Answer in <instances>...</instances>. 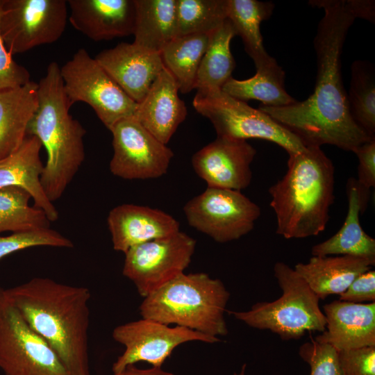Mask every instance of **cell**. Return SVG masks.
Returning a JSON list of instances; mask_svg holds the SVG:
<instances>
[{"instance_id": "6da1fadb", "label": "cell", "mask_w": 375, "mask_h": 375, "mask_svg": "<svg viewBox=\"0 0 375 375\" xmlns=\"http://www.w3.org/2000/svg\"><path fill=\"white\" fill-rule=\"evenodd\" d=\"M324 11L314 39L317 78L313 92L304 101L283 107L259 109L285 128L305 147L324 144L352 151L375 138L353 119L341 72V56L349 29L356 19L346 0H313Z\"/></svg>"}, {"instance_id": "7a4b0ae2", "label": "cell", "mask_w": 375, "mask_h": 375, "mask_svg": "<svg viewBox=\"0 0 375 375\" xmlns=\"http://www.w3.org/2000/svg\"><path fill=\"white\" fill-rule=\"evenodd\" d=\"M29 326L56 353L69 375H90L87 288L35 277L5 289Z\"/></svg>"}, {"instance_id": "3957f363", "label": "cell", "mask_w": 375, "mask_h": 375, "mask_svg": "<svg viewBox=\"0 0 375 375\" xmlns=\"http://www.w3.org/2000/svg\"><path fill=\"white\" fill-rule=\"evenodd\" d=\"M288 169L269 188L276 219V233L285 239L323 232L335 199V167L321 147L288 154Z\"/></svg>"}, {"instance_id": "277c9868", "label": "cell", "mask_w": 375, "mask_h": 375, "mask_svg": "<svg viewBox=\"0 0 375 375\" xmlns=\"http://www.w3.org/2000/svg\"><path fill=\"white\" fill-rule=\"evenodd\" d=\"M38 106L27 135L35 136L47 151L40 177L42 189L52 203L59 199L85 160L86 130L69 113L72 106L63 88L60 67L47 66L38 83Z\"/></svg>"}, {"instance_id": "5b68a950", "label": "cell", "mask_w": 375, "mask_h": 375, "mask_svg": "<svg viewBox=\"0 0 375 375\" xmlns=\"http://www.w3.org/2000/svg\"><path fill=\"white\" fill-rule=\"evenodd\" d=\"M229 297L219 279L183 272L144 297L140 312L142 318L219 338L228 334L224 313Z\"/></svg>"}, {"instance_id": "8992f818", "label": "cell", "mask_w": 375, "mask_h": 375, "mask_svg": "<svg viewBox=\"0 0 375 375\" xmlns=\"http://www.w3.org/2000/svg\"><path fill=\"white\" fill-rule=\"evenodd\" d=\"M274 274L282 290L271 302L253 304L246 311H228L250 327L269 330L283 340L299 339L306 332L322 333L326 317L319 299L294 268L283 262L274 266Z\"/></svg>"}, {"instance_id": "52a82bcc", "label": "cell", "mask_w": 375, "mask_h": 375, "mask_svg": "<svg viewBox=\"0 0 375 375\" xmlns=\"http://www.w3.org/2000/svg\"><path fill=\"white\" fill-rule=\"evenodd\" d=\"M192 105L198 113L210 121L217 137L264 140L280 146L288 154L306 148L296 135L268 115L221 89L198 90Z\"/></svg>"}, {"instance_id": "ba28073f", "label": "cell", "mask_w": 375, "mask_h": 375, "mask_svg": "<svg viewBox=\"0 0 375 375\" xmlns=\"http://www.w3.org/2000/svg\"><path fill=\"white\" fill-rule=\"evenodd\" d=\"M60 74L72 106L79 101L88 104L108 130L119 121L134 115L138 103L85 49H79L60 67Z\"/></svg>"}, {"instance_id": "9c48e42d", "label": "cell", "mask_w": 375, "mask_h": 375, "mask_svg": "<svg viewBox=\"0 0 375 375\" xmlns=\"http://www.w3.org/2000/svg\"><path fill=\"white\" fill-rule=\"evenodd\" d=\"M0 368L4 375H69L49 344L0 288Z\"/></svg>"}, {"instance_id": "30bf717a", "label": "cell", "mask_w": 375, "mask_h": 375, "mask_svg": "<svg viewBox=\"0 0 375 375\" xmlns=\"http://www.w3.org/2000/svg\"><path fill=\"white\" fill-rule=\"evenodd\" d=\"M183 212L191 227L219 243L248 234L261 215L260 208L240 191L210 187L189 200Z\"/></svg>"}, {"instance_id": "8fae6325", "label": "cell", "mask_w": 375, "mask_h": 375, "mask_svg": "<svg viewBox=\"0 0 375 375\" xmlns=\"http://www.w3.org/2000/svg\"><path fill=\"white\" fill-rule=\"evenodd\" d=\"M65 0H4L0 34L11 55L52 44L65 32Z\"/></svg>"}, {"instance_id": "7c38bea8", "label": "cell", "mask_w": 375, "mask_h": 375, "mask_svg": "<svg viewBox=\"0 0 375 375\" xmlns=\"http://www.w3.org/2000/svg\"><path fill=\"white\" fill-rule=\"evenodd\" d=\"M196 240L184 232L152 240L124 253L123 274L145 297L189 266Z\"/></svg>"}, {"instance_id": "4fadbf2b", "label": "cell", "mask_w": 375, "mask_h": 375, "mask_svg": "<svg viewBox=\"0 0 375 375\" xmlns=\"http://www.w3.org/2000/svg\"><path fill=\"white\" fill-rule=\"evenodd\" d=\"M113 339L124 346V353L112 365L114 374L138 362H147L154 367H161L174 349L190 341L215 343L213 338L183 326L170 327L158 322L142 318L115 327Z\"/></svg>"}, {"instance_id": "5bb4252c", "label": "cell", "mask_w": 375, "mask_h": 375, "mask_svg": "<svg viewBox=\"0 0 375 375\" xmlns=\"http://www.w3.org/2000/svg\"><path fill=\"white\" fill-rule=\"evenodd\" d=\"M113 155L110 171L127 180L156 178L165 175L173 151L145 129L133 116L114 124Z\"/></svg>"}, {"instance_id": "9a60e30c", "label": "cell", "mask_w": 375, "mask_h": 375, "mask_svg": "<svg viewBox=\"0 0 375 375\" xmlns=\"http://www.w3.org/2000/svg\"><path fill=\"white\" fill-rule=\"evenodd\" d=\"M256 155L247 140L217 137L192 156V165L208 187L241 192L251 182Z\"/></svg>"}, {"instance_id": "2e32d148", "label": "cell", "mask_w": 375, "mask_h": 375, "mask_svg": "<svg viewBox=\"0 0 375 375\" xmlns=\"http://www.w3.org/2000/svg\"><path fill=\"white\" fill-rule=\"evenodd\" d=\"M99 65L137 103L144 98L164 68L160 53L132 43L121 42L94 58Z\"/></svg>"}, {"instance_id": "e0dca14e", "label": "cell", "mask_w": 375, "mask_h": 375, "mask_svg": "<svg viewBox=\"0 0 375 375\" xmlns=\"http://www.w3.org/2000/svg\"><path fill=\"white\" fill-rule=\"evenodd\" d=\"M113 249L124 253L130 248L180 231L179 222L165 212L148 206L124 203L107 218Z\"/></svg>"}, {"instance_id": "ac0fdd59", "label": "cell", "mask_w": 375, "mask_h": 375, "mask_svg": "<svg viewBox=\"0 0 375 375\" xmlns=\"http://www.w3.org/2000/svg\"><path fill=\"white\" fill-rule=\"evenodd\" d=\"M69 22L96 42L133 35L135 0H69Z\"/></svg>"}, {"instance_id": "d6986e66", "label": "cell", "mask_w": 375, "mask_h": 375, "mask_svg": "<svg viewBox=\"0 0 375 375\" xmlns=\"http://www.w3.org/2000/svg\"><path fill=\"white\" fill-rule=\"evenodd\" d=\"M326 327L314 340L338 351L375 346V302L356 303L340 300L323 306Z\"/></svg>"}, {"instance_id": "ffe728a7", "label": "cell", "mask_w": 375, "mask_h": 375, "mask_svg": "<svg viewBox=\"0 0 375 375\" xmlns=\"http://www.w3.org/2000/svg\"><path fill=\"white\" fill-rule=\"evenodd\" d=\"M178 85L165 67L151 84L133 117L151 134L167 145L188 110L179 98Z\"/></svg>"}, {"instance_id": "44dd1931", "label": "cell", "mask_w": 375, "mask_h": 375, "mask_svg": "<svg viewBox=\"0 0 375 375\" xmlns=\"http://www.w3.org/2000/svg\"><path fill=\"white\" fill-rule=\"evenodd\" d=\"M348 211L340 230L328 239L314 245L312 256H350L375 262V240L360 224V215L367 208L369 190L349 178L347 184Z\"/></svg>"}, {"instance_id": "7402d4cb", "label": "cell", "mask_w": 375, "mask_h": 375, "mask_svg": "<svg viewBox=\"0 0 375 375\" xmlns=\"http://www.w3.org/2000/svg\"><path fill=\"white\" fill-rule=\"evenodd\" d=\"M42 147L38 138L27 135L17 151L1 159L0 188L16 186L24 189L31 195L33 206L43 210L50 222H55L58 212L40 182L44 167L40 156Z\"/></svg>"}, {"instance_id": "603a6c76", "label": "cell", "mask_w": 375, "mask_h": 375, "mask_svg": "<svg viewBox=\"0 0 375 375\" xmlns=\"http://www.w3.org/2000/svg\"><path fill=\"white\" fill-rule=\"evenodd\" d=\"M374 264L350 256H312L306 263H297L294 269L319 299H324L344 292L357 276Z\"/></svg>"}, {"instance_id": "cb8c5ba5", "label": "cell", "mask_w": 375, "mask_h": 375, "mask_svg": "<svg viewBox=\"0 0 375 375\" xmlns=\"http://www.w3.org/2000/svg\"><path fill=\"white\" fill-rule=\"evenodd\" d=\"M38 106V83L33 81L0 90V160L22 144Z\"/></svg>"}, {"instance_id": "d4e9b609", "label": "cell", "mask_w": 375, "mask_h": 375, "mask_svg": "<svg viewBox=\"0 0 375 375\" xmlns=\"http://www.w3.org/2000/svg\"><path fill=\"white\" fill-rule=\"evenodd\" d=\"M135 45L158 53L176 37V0H135Z\"/></svg>"}, {"instance_id": "484cf974", "label": "cell", "mask_w": 375, "mask_h": 375, "mask_svg": "<svg viewBox=\"0 0 375 375\" xmlns=\"http://www.w3.org/2000/svg\"><path fill=\"white\" fill-rule=\"evenodd\" d=\"M285 72L276 60L272 58L256 68L255 75L248 79L230 78L222 88L228 95L245 101L258 100L264 106L283 107L297 101L285 88Z\"/></svg>"}, {"instance_id": "4316f807", "label": "cell", "mask_w": 375, "mask_h": 375, "mask_svg": "<svg viewBox=\"0 0 375 375\" xmlns=\"http://www.w3.org/2000/svg\"><path fill=\"white\" fill-rule=\"evenodd\" d=\"M274 8L272 2L228 0L227 19L236 35L241 37L245 51L253 60L256 68L272 58L264 47L260 24L270 17Z\"/></svg>"}, {"instance_id": "83f0119b", "label": "cell", "mask_w": 375, "mask_h": 375, "mask_svg": "<svg viewBox=\"0 0 375 375\" xmlns=\"http://www.w3.org/2000/svg\"><path fill=\"white\" fill-rule=\"evenodd\" d=\"M210 34L196 33L175 37L160 53L164 67L174 78L179 91L183 94L194 89L198 69Z\"/></svg>"}, {"instance_id": "f1b7e54d", "label": "cell", "mask_w": 375, "mask_h": 375, "mask_svg": "<svg viewBox=\"0 0 375 375\" xmlns=\"http://www.w3.org/2000/svg\"><path fill=\"white\" fill-rule=\"evenodd\" d=\"M235 35L234 28L228 19L210 34L207 49L198 69L194 89H222L232 78L235 62L230 44Z\"/></svg>"}, {"instance_id": "f546056e", "label": "cell", "mask_w": 375, "mask_h": 375, "mask_svg": "<svg viewBox=\"0 0 375 375\" xmlns=\"http://www.w3.org/2000/svg\"><path fill=\"white\" fill-rule=\"evenodd\" d=\"M347 103L356 124L375 138V72L369 62L358 60L352 63Z\"/></svg>"}, {"instance_id": "4dcf8cb0", "label": "cell", "mask_w": 375, "mask_h": 375, "mask_svg": "<svg viewBox=\"0 0 375 375\" xmlns=\"http://www.w3.org/2000/svg\"><path fill=\"white\" fill-rule=\"evenodd\" d=\"M31 199L24 189L12 186L0 188V233L23 232L49 228L44 212L29 205Z\"/></svg>"}, {"instance_id": "1f68e13d", "label": "cell", "mask_w": 375, "mask_h": 375, "mask_svg": "<svg viewBox=\"0 0 375 375\" xmlns=\"http://www.w3.org/2000/svg\"><path fill=\"white\" fill-rule=\"evenodd\" d=\"M176 37L210 34L227 19L228 0H176Z\"/></svg>"}, {"instance_id": "d6a6232c", "label": "cell", "mask_w": 375, "mask_h": 375, "mask_svg": "<svg viewBox=\"0 0 375 375\" xmlns=\"http://www.w3.org/2000/svg\"><path fill=\"white\" fill-rule=\"evenodd\" d=\"M42 246L72 248L74 245L70 240L50 228L12 233L0 236V260L20 250Z\"/></svg>"}, {"instance_id": "836d02e7", "label": "cell", "mask_w": 375, "mask_h": 375, "mask_svg": "<svg viewBox=\"0 0 375 375\" xmlns=\"http://www.w3.org/2000/svg\"><path fill=\"white\" fill-rule=\"evenodd\" d=\"M299 355L309 365V375H343L338 351L329 344L312 339L300 346Z\"/></svg>"}, {"instance_id": "e575fe53", "label": "cell", "mask_w": 375, "mask_h": 375, "mask_svg": "<svg viewBox=\"0 0 375 375\" xmlns=\"http://www.w3.org/2000/svg\"><path fill=\"white\" fill-rule=\"evenodd\" d=\"M343 375H375V346L338 351Z\"/></svg>"}, {"instance_id": "d590c367", "label": "cell", "mask_w": 375, "mask_h": 375, "mask_svg": "<svg viewBox=\"0 0 375 375\" xmlns=\"http://www.w3.org/2000/svg\"><path fill=\"white\" fill-rule=\"evenodd\" d=\"M3 3L4 0H0V17ZM30 81L29 72L13 59L0 34V90L21 86Z\"/></svg>"}, {"instance_id": "8d00e7d4", "label": "cell", "mask_w": 375, "mask_h": 375, "mask_svg": "<svg viewBox=\"0 0 375 375\" xmlns=\"http://www.w3.org/2000/svg\"><path fill=\"white\" fill-rule=\"evenodd\" d=\"M356 303L375 302V272L368 270L357 276L339 299Z\"/></svg>"}, {"instance_id": "74e56055", "label": "cell", "mask_w": 375, "mask_h": 375, "mask_svg": "<svg viewBox=\"0 0 375 375\" xmlns=\"http://www.w3.org/2000/svg\"><path fill=\"white\" fill-rule=\"evenodd\" d=\"M358 157V183L369 190L375 186V138L352 151Z\"/></svg>"}, {"instance_id": "f35d334b", "label": "cell", "mask_w": 375, "mask_h": 375, "mask_svg": "<svg viewBox=\"0 0 375 375\" xmlns=\"http://www.w3.org/2000/svg\"><path fill=\"white\" fill-rule=\"evenodd\" d=\"M347 5L356 18H362L370 22L375 19V3L372 0H347Z\"/></svg>"}, {"instance_id": "ab89813d", "label": "cell", "mask_w": 375, "mask_h": 375, "mask_svg": "<svg viewBox=\"0 0 375 375\" xmlns=\"http://www.w3.org/2000/svg\"><path fill=\"white\" fill-rule=\"evenodd\" d=\"M113 375H174L172 373L164 371L161 367H154L142 369L135 367L133 365L126 367L121 372Z\"/></svg>"}, {"instance_id": "60d3db41", "label": "cell", "mask_w": 375, "mask_h": 375, "mask_svg": "<svg viewBox=\"0 0 375 375\" xmlns=\"http://www.w3.org/2000/svg\"><path fill=\"white\" fill-rule=\"evenodd\" d=\"M247 365L244 364L239 373L235 372L233 375H245Z\"/></svg>"}]
</instances>
